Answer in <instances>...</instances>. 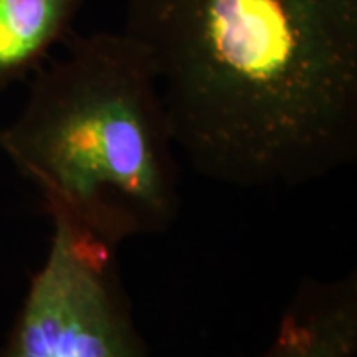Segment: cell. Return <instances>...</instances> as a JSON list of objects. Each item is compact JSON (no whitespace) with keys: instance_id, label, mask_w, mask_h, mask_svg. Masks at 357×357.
I'll return each mask as SVG.
<instances>
[{"instance_id":"3957f363","label":"cell","mask_w":357,"mask_h":357,"mask_svg":"<svg viewBox=\"0 0 357 357\" xmlns=\"http://www.w3.org/2000/svg\"><path fill=\"white\" fill-rule=\"evenodd\" d=\"M0 357H149L119 270L118 248L53 222Z\"/></svg>"},{"instance_id":"7a4b0ae2","label":"cell","mask_w":357,"mask_h":357,"mask_svg":"<svg viewBox=\"0 0 357 357\" xmlns=\"http://www.w3.org/2000/svg\"><path fill=\"white\" fill-rule=\"evenodd\" d=\"M32 75L0 149L52 220L119 248L181 211L176 142L149 55L124 32H73Z\"/></svg>"},{"instance_id":"277c9868","label":"cell","mask_w":357,"mask_h":357,"mask_svg":"<svg viewBox=\"0 0 357 357\" xmlns=\"http://www.w3.org/2000/svg\"><path fill=\"white\" fill-rule=\"evenodd\" d=\"M260 357H357V270L300 281Z\"/></svg>"},{"instance_id":"6da1fadb","label":"cell","mask_w":357,"mask_h":357,"mask_svg":"<svg viewBox=\"0 0 357 357\" xmlns=\"http://www.w3.org/2000/svg\"><path fill=\"white\" fill-rule=\"evenodd\" d=\"M190 167L301 187L357 160V0H129Z\"/></svg>"},{"instance_id":"5b68a950","label":"cell","mask_w":357,"mask_h":357,"mask_svg":"<svg viewBox=\"0 0 357 357\" xmlns=\"http://www.w3.org/2000/svg\"><path fill=\"white\" fill-rule=\"evenodd\" d=\"M84 0H0V95L29 78L73 33Z\"/></svg>"}]
</instances>
